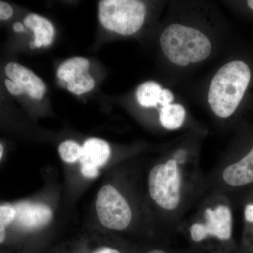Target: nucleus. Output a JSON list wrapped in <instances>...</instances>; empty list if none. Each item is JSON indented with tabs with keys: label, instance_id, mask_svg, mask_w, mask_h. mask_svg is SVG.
Here are the masks:
<instances>
[{
	"label": "nucleus",
	"instance_id": "f257e3e1",
	"mask_svg": "<svg viewBox=\"0 0 253 253\" xmlns=\"http://www.w3.org/2000/svg\"><path fill=\"white\" fill-rule=\"evenodd\" d=\"M253 85V63L244 58L230 60L213 77L208 89V104L218 117H233L248 99Z\"/></svg>",
	"mask_w": 253,
	"mask_h": 253
},
{
	"label": "nucleus",
	"instance_id": "f03ea898",
	"mask_svg": "<svg viewBox=\"0 0 253 253\" xmlns=\"http://www.w3.org/2000/svg\"><path fill=\"white\" fill-rule=\"evenodd\" d=\"M160 44L166 57L180 66L201 62L207 59L212 51L211 41L204 33L179 23L165 28Z\"/></svg>",
	"mask_w": 253,
	"mask_h": 253
},
{
	"label": "nucleus",
	"instance_id": "7ed1b4c3",
	"mask_svg": "<svg viewBox=\"0 0 253 253\" xmlns=\"http://www.w3.org/2000/svg\"><path fill=\"white\" fill-rule=\"evenodd\" d=\"M146 14V6L141 1L103 0L99 2L100 23L106 29L124 36L139 31Z\"/></svg>",
	"mask_w": 253,
	"mask_h": 253
},
{
	"label": "nucleus",
	"instance_id": "20e7f679",
	"mask_svg": "<svg viewBox=\"0 0 253 253\" xmlns=\"http://www.w3.org/2000/svg\"><path fill=\"white\" fill-rule=\"evenodd\" d=\"M181 176L174 159L160 163L151 169L149 176L150 196L165 210L175 209L181 199Z\"/></svg>",
	"mask_w": 253,
	"mask_h": 253
},
{
	"label": "nucleus",
	"instance_id": "39448f33",
	"mask_svg": "<svg viewBox=\"0 0 253 253\" xmlns=\"http://www.w3.org/2000/svg\"><path fill=\"white\" fill-rule=\"evenodd\" d=\"M96 208L100 223L107 229L122 231L130 224L132 219L130 206L113 186H104L99 190Z\"/></svg>",
	"mask_w": 253,
	"mask_h": 253
},
{
	"label": "nucleus",
	"instance_id": "423d86ee",
	"mask_svg": "<svg viewBox=\"0 0 253 253\" xmlns=\"http://www.w3.org/2000/svg\"><path fill=\"white\" fill-rule=\"evenodd\" d=\"M12 205L14 219L5 229V234L10 229L19 233L31 232L47 225L52 219V211L45 204L21 201Z\"/></svg>",
	"mask_w": 253,
	"mask_h": 253
},
{
	"label": "nucleus",
	"instance_id": "0eeeda50",
	"mask_svg": "<svg viewBox=\"0 0 253 253\" xmlns=\"http://www.w3.org/2000/svg\"><path fill=\"white\" fill-rule=\"evenodd\" d=\"M110 156L111 149L106 141L97 138L88 139L82 146L79 160L82 174L90 179L97 177L99 174V168L108 162Z\"/></svg>",
	"mask_w": 253,
	"mask_h": 253
},
{
	"label": "nucleus",
	"instance_id": "6e6552de",
	"mask_svg": "<svg viewBox=\"0 0 253 253\" xmlns=\"http://www.w3.org/2000/svg\"><path fill=\"white\" fill-rule=\"evenodd\" d=\"M206 223L204 224L206 236H212L221 241L232 237L233 217L231 208L219 205L215 209L208 208L205 211Z\"/></svg>",
	"mask_w": 253,
	"mask_h": 253
},
{
	"label": "nucleus",
	"instance_id": "1a4fd4ad",
	"mask_svg": "<svg viewBox=\"0 0 253 253\" xmlns=\"http://www.w3.org/2000/svg\"><path fill=\"white\" fill-rule=\"evenodd\" d=\"M5 73L9 80L22 88L24 92L34 99H42L46 91L44 81L37 76L31 70L17 63H8Z\"/></svg>",
	"mask_w": 253,
	"mask_h": 253
},
{
	"label": "nucleus",
	"instance_id": "9d476101",
	"mask_svg": "<svg viewBox=\"0 0 253 253\" xmlns=\"http://www.w3.org/2000/svg\"><path fill=\"white\" fill-rule=\"evenodd\" d=\"M228 186L241 188L253 184V143L241 158L228 165L222 172Z\"/></svg>",
	"mask_w": 253,
	"mask_h": 253
},
{
	"label": "nucleus",
	"instance_id": "9b49d317",
	"mask_svg": "<svg viewBox=\"0 0 253 253\" xmlns=\"http://www.w3.org/2000/svg\"><path fill=\"white\" fill-rule=\"evenodd\" d=\"M24 24L34 32L36 47L48 46L52 43L54 28L47 19L36 14H31L25 18Z\"/></svg>",
	"mask_w": 253,
	"mask_h": 253
},
{
	"label": "nucleus",
	"instance_id": "f8f14e48",
	"mask_svg": "<svg viewBox=\"0 0 253 253\" xmlns=\"http://www.w3.org/2000/svg\"><path fill=\"white\" fill-rule=\"evenodd\" d=\"M163 89L154 81L146 82L138 87L136 96L141 106L146 108L157 107L161 105Z\"/></svg>",
	"mask_w": 253,
	"mask_h": 253
},
{
	"label": "nucleus",
	"instance_id": "ddd939ff",
	"mask_svg": "<svg viewBox=\"0 0 253 253\" xmlns=\"http://www.w3.org/2000/svg\"><path fill=\"white\" fill-rule=\"evenodd\" d=\"M185 118V109L181 104L167 105L160 110V122L166 129L169 130L179 129L184 123Z\"/></svg>",
	"mask_w": 253,
	"mask_h": 253
},
{
	"label": "nucleus",
	"instance_id": "4468645a",
	"mask_svg": "<svg viewBox=\"0 0 253 253\" xmlns=\"http://www.w3.org/2000/svg\"><path fill=\"white\" fill-rule=\"evenodd\" d=\"M90 63L85 58L76 57L68 59L58 68L57 77L61 81L68 83L76 76L89 72Z\"/></svg>",
	"mask_w": 253,
	"mask_h": 253
},
{
	"label": "nucleus",
	"instance_id": "2eb2a0df",
	"mask_svg": "<svg viewBox=\"0 0 253 253\" xmlns=\"http://www.w3.org/2000/svg\"><path fill=\"white\" fill-rule=\"evenodd\" d=\"M95 81L89 72L76 76L73 81L67 83L68 90L73 94L81 95L89 92L94 89Z\"/></svg>",
	"mask_w": 253,
	"mask_h": 253
},
{
	"label": "nucleus",
	"instance_id": "dca6fc26",
	"mask_svg": "<svg viewBox=\"0 0 253 253\" xmlns=\"http://www.w3.org/2000/svg\"><path fill=\"white\" fill-rule=\"evenodd\" d=\"M59 152L61 159L65 162L76 163L81 158L82 146L74 141H65L60 144Z\"/></svg>",
	"mask_w": 253,
	"mask_h": 253
},
{
	"label": "nucleus",
	"instance_id": "f3484780",
	"mask_svg": "<svg viewBox=\"0 0 253 253\" xmlns=\"http://www.w3.org/2000/svg\"><path fill=\"white\" fill-rule=\"evenodd\" d=\"M190 234H191V239L195 242H201L207 237L205 232L204 224L201 223L193 224L190 229Z\"/></svg>",
	"mask_w": 253,
	"mask_h": 253
},
{
	"label": "nucleus",
	"instance_id": "a211bd4d",
	"mask_svg": "<svg viewBox=\"0 0 253 253\" xmlns=\"http://www.w3.org/2000/svg\"><path fill=\"white\" fill-rule=\"evenodd\" d=\"M13 15V9L8 3L0 1V19L7 20Z\"/></svg>",
	"mask_w": 253,
	"mask_h": 253
},
{
	"label": "nucleus",
	"instance_id": "6ab92c4d",
	"mask_svg": "<svg viewBox=\"0 0 253 253\" xmlns=\"http://www.w3.org/2000/svg\"><path fill=\"white\" fill-rule=\"evenodd\" d=\"M5 85H6L9 93H11L12 95H14V96H18V95L25 94L24 91H23L22 88L20 87L18 84H16L14 82L11 81V80H5Z\"/></svg>",
	"mask_w": 253,
	"mask_h": 253
},
{
	"label": "nucleus",
	"instance_id": "aec40b11",
	"mask_svg": "<svg viewBox=\"0 0 253 253\" xmlns=\"http://www.w3.org/2000/svg\"><path fill=\"white\" fill-rule=\"evenodd\" d=\"M174 99V96L172 91L168 89H163L161 106L163 107V106L172 104Z\"/></svg>",
	"mask_w": 253,
	"mask_h": 253
},
{
	"label": "nucleus",
	"instance_id": "412c9836",
	"mask_svg": "<svg viewBox=\"0 0 253 253\" xmlns=\"http://www.w3.org/2000/svg\"><path fill=\"white\" fill-rule=\"evenodd\" d=\"M186 151L184 149H179V151H176V154H174V161L176 162L180 163H184L186 159Z\"/></svg>",
	"mask_w": 253,
	"mask_h": 253
},
{
	"label": "nucleus",
	"instance_id": "4be33fe9",
	"mask_svg": "<svg viewBox=\"0 0 253 253\" xmlns=\"http://www.w3.org/2000/svg\"><path fill=\"white\" fill-rule=\"evenodd\" d=\"M93 253H121L118 250L112 249V248L104 247L96 250Z\"/></svg>",
	"mask_w": 253,
	"mask_h": 253
},
{
	"label": "nucleus",
	"instance_id": "5701e85b",
	"mask_svg": "<svg viewBox=\"0 0 253 253\" xmlns=\"http://www.w3.org/2000/svg\"><path fill=\"white\" fill-rule=\"evenodd\" d=\"M14 29L16 32H23L25 31V28L23 27L22 24L21 23H16L14 25Z\"/></svg>",
	"mask_w": 253,
	"mask_h": 253
},
{
	"label": "nucleus",
	"instance_id": "b1692460",
	"mask_svg": "<svg viewBox=\"0 0 253 253\" xmlns=\"http://www.w3.org/2000/svg\"><path fill=\"white\" fill-rule=\"evenodd\" d=\"M4 146H3L2 144L0 142V161H1V158L3 157V155H4Z\"/></svg>",
	"mask_w": 253,
	"mask_h": 253
},
{
	"label": "nucleus",
	"instance_id": "393cba45",
	"mask_svg": "<svg viewBox=\"0 0 253 253\" xmlns=\"http://www.w3.org/2000/svg\"><path fill=\"white\" fill-rule=\"evenodd\" d=\"M146 253H166L164 251L161 249H154L149 251V252Z\"/></svg>",
	"mask_w": 253,
	"mask_h": 253
},
{
	"label": "nucleus",
	"instance_id": "a878e982",
	"mask_svg": "<svg viewBox=\"0 0 253 253\" xmlns=\"http://www.w3.org/2000/svg\"><path fill=\"white\" fill-rule=\"evenodd\" d=\"M30 47H31V49H34V48L36 47V46H35L34 42H31V44H30Z\"/></svg>",
	"mask_w": 253,
	"mask_h": 253
}]
</instances>
